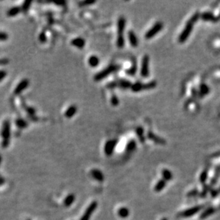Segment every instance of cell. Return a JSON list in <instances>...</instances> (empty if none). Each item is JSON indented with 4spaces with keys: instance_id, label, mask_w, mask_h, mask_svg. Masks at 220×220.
<instances>
[{
    "instance_id": "6da1fadb",
    "label": "cell",
    "mask_w": 220,
    "mask_h": 220,
    "mask_svg": "<svg viewBox=\"0 0 220 220\" xmlns=\"http://www.w3.org/2000/svg\"><path fill=\"white\" fill-rule=\"evenodd\" d=\"M199 18V14L195 13V15L191 17V19L189 20L188 22H187L186 24V26H185L184 29V30L179 37V41L180 42V43L184 42L187 40V38L189 37V34H190L191 31H192L194 23H195V22L198 20Z\"/></svg>"
},
{
    "instance_id": "7a4b0ae2",
    "label": "cell",
    "mask_w": 220,
    "mask_h": 220,
    "mask_svg": "<svg viewBox=\"0 0 220 220\" xmlns=\"http://www.w3.org/2000/svg\"><path fill=\"white\" fill-rule=\"evenodd\" d=\"M125 24H126V20L124 17H120L118 20L117 23V44L119 48H122L124 47V39L123 34H124V30L125 27Z\"/></svg>"
},
{
    "instance_id": "3957f363",
    "label": "cell",
    "mask_w": 220,
    "mask_h": 220,
    "mask_svg": "<svg viewBox=\"0 0 220 220\" xmlns=\"http://www.w3.org/2000/svg\"><path fill=\"white\" fill-rule=\"evenodd\" d=\"M120 66H117V65H110L108 67H107L106 68H104V70L101 71L100 72L97 73L95 76H94V80L96 81H100V80H102L103 78L107 77V76L110 75V74H112L117 71H118L120 69Z\"/></svg>"
},
{
    "instance_id": "277c9868",
    "label": "cell",
    "mask_w": 220,
    "mask_h": 220,
    "mask_svg": "<svg viewBox=\"0 0 220 220\" xmlns=\"http://www.w3.org/2000/svg\"><path fill=\"white\" fill-rule=\"evenodd\" d=\"M163 28V24L161 22H157L156 24H154V25L150 29L148 30L145 34V38L147 39H151V38L154 37V36L156 35L157 33H159V31L162 29Z\"/></svg>"
},
{
    "instance_id": "5b68a950",
    "label": "cell",
    "mask_w": 220,
    "mask_h": 220,
    "mask_svg": "<svg viewBox=\"0 0 220 220\" xmlns=\"http://www.w3.org/2000/svg\"><path fill=\"white\" fill-rule=\"evenodd\" d=\"M203 206H196V207H191V208L187 209L186 210L181 212L179 214V216L180 217L183 218H188L190 217H192L193 215H196L199 212V211L202 209Z\"/></svg>"
},
{
    "instance_id": "8992f818",
    "label": "cell",
    "mask_w": 220,
    "mask_h": 220,
    "mask_svg": "<svg viewBox=\"0 0 220 220\" xmlns=\"http://www.w3.org/2000/svg\"><path fill=\"white\" fill-rule=\"evenodd\" d=\"M96 207H97V202L95 201L92 202V203L89 205V207L86 208V209L84 212V213L82 215V217H81L80 220H90L91 218V216H92V214L94 212V211L96 210Z\"/></svg>"
},
{
    "instance_id": "52a82bcc",
    "label": "cell",
    "mask_w": 220,
    "mask_h": 220,
    "mask_svg": "<svg viewBox=\"0 0 220 220\" xmlns=\"http://www.w3.org/2000/svg\"><path fill=\"white\" fill-rule=\"evenodd\" d=\"M149 58L148 55H144L142 58V68H141V76L143 78H147L149 76Z\"/></svg>"
},
{
    "instance_id": "ba28073f",
    "label": "cell",
    "mask_w": 220,
    "mask_h": 220,
    "mask_svg": "<svg viewBox=\"0 0 220 220\" xmlns=\"http://www.w3.org/2000/svg\"><path fill=\"white\" fill-rule=\"evenodd\" d=\"M117 144V140H110L106 143L104 145V153L107 156L112 155Z\"/></svg>"
},
{
    "instance_id": "9c48e42d",
    "label": "cell",
    "mask_w": 220,
    "mask_h": 220,
    "mask_svg": "<svg viewBox=\"0 0 220 220\" xmlns=\"http://www.w3.org/2000/svg\"><path fill=\"white\" fill-rule=\"evenodd\" d=\"M2 134L3 138H4V141L5 142H8L9 138V135H10V124L9 121H5L4 123L3 126H2Z\"/></svg>"
},
{
    "instance_id": "30bf717a",
    "label": "cell",
    "mask_w": 220,
    "mask_h": 220,
    "mask_svg": "<svg viewBox=\"0 0 220 220\" xmlns=\"http://www.w3.org/2000/svg\"><path fill=\"white\" fill-rule=\"evenodd\" d=\"M28 85H29V80L27 79H24L19 83V85L16 87L15 90V94L18 95L20 94L22 92V90L26 89L27 88Z\"/></svg>"
},
{
    "instance_id": "8fae6325",
    "label": "cell",
    "mask_w": 220,
    "mask_h": 220,
    "mask_svg": "<svg viewBox=\"0 0 220 220\" xmlns=\"http://www.w3.org/2000/svg\"><path fill=\"white\" fill-rule=\"evenodd\" d=\"M90 174H91V175H92V177H93L94 179H96V180H97L99 182L104 181V175H103V173L101 172L100 169H92V170H91Z\"/></svg>"
},
{
    "instance_id": "7c38bea8",
    "label": "cell",
    "mask_w": 220,
    "mask_h": 220,
    "mask_svg": "<svg viewBox=\"0 0 220 220\" xmlns=\"http://www.w3.org/2000/svg\"><path fill=\"white\" fill-rule=\"evenodd\" d=\"M147 136H148V138L150 139V140H152V141H154V142L155 143H157V144H159V145L166 144V142H165V140H164V139L159 138V137L156 136V135H154V133L152 132H149L148 134H147Z\"/></svg>"
},
{
    "instance_id": "4fadbf2b",
    "label": "cell",
    "mask_w": 220,
    "mask_h": 220,
    "mask_svg": "<svg viewBox=\"0 0 220 220\" xmlns=\"http://www.w3.org/2000/svg\"><path fill=\"white\" fill-rule=\"evenodd\" d=\"M128 37L132 47H137V46H138V40H137V36L135 35L134 32L133 31H129Z\"/></svg>"
},
{
    "instance_id": "5bb4252c",
    "label": "cell",
    "mask_w": 220,
    "mask_h": 220,
    "mask_svg": "<svg viewBox=\"0 0 220 220\" xmlns=\"http://www.w3.org/2000/svg\"><path fill=\"white\" fill-rule=\"evenodd\" d=\"M71 44L72 45L76 46V47L82 48H84V45H85V41H84V39L82 38H75V39H73L72 40Z\"/></svg>"
},
{
    "instance_id": "9a60e30c",
    "label": "cell",
    "mask_w": 220,
    "mask_h": 220,
    "mask_svg": "<svg viewBox=\"0 0 220 220\" xmlns=\"http://www.w3.org/2000/svg\"><path fill=\"white\" fill-rule=\"evenodd\" d=\"M215 212V209L214 208V207H208L207 209H206L205 211H203L201 213L199 218H200L201 219H205L206 218L209 217V216L213 215Z\"/></svg>"
},
{
    "instance_id": "2e32d148",
    "label": "cell",
    "mask_w": 220,
    "mask_h": 220,
    "mask_svg": "<svg viewBox=\"0 0 220 220\" xmlns=\"http://www.w3.org/2000/svg\"><path fill=\"white\" fill-rule=\"evenodd\" d=\"M115 83H116V87H118L119 86V87L124 88V89L132 87V84H131V82L125 79L120 80L118 82H115Z\"/></svg>"
},
{
    "instance_id": "e0dca14e",
    "label": "cell",
    "mask_w": 220,
    "mask_h": 220,
    "mask_svg": "<svg viewBox=\"0 0 220 220\" xmlns=\"http://www.w3.org/2000/svg\"><path fill=\"white\" fill-rule=\"evenodd\" d=\"M165 186H166V181L164 179H159V180L157 182V183L154 186V191L157 192H161L163 190V189L164 188Z\"/></svg>"
},
{
    "instance_id": "ac0fdd59",
    "label": "cell",
    "mask_w": 220,
    "mask_h": 220,
    "mask_svg": "<svg viewBox=\"0 0 220 220\" xmlns=\"http://www.w3.org/2000/svg\"><path fill=\"white\" fill-rule=\"evenodd\" d=\"M118 215L121 218L125 219V218H127L130 215V210L127 207H121L118 210Z\"/></svg>"
},
{
    "instance_id": "d6986e66",
    "label": "cell",
    "mask_w": 220,
    "mask_h": 220,
    "mask_svg": "<svg viewBox=\"0 0 220 220\" xmlns=\"http://www.w3.org/2000/svg\"><path fill=\"white\" fill-rule=\"evenodd\" d=\"M76 110H77V108H76V106H71L65 112V116L66 118H72V116H74V114L76 113Z\"/></svg>"
},
{
    "instance_id": "ffe728a7",
    "label": "cell",
    "mask_w": 220,
    "mask_h": 220,
    "mask_svg": "<svg viewBox=\"0 0 220 220\" xmlns=\"http://www.w3.org/2000/svg\"><path fill=\"white\" fill-rule=\"evenodd\" d=\"M89 64L92 66V67H96L100 64V58H99L96 56H92L89 58Z\"/></svg>"
},
{
    "instance_id": "44dd1931",
    "label": "cell",
    "mask_w": 220,
    "mask_h": 220,
    "mask_svg": "<svg viewBox=\"0 0 220 220\" xmlns=\"http://www.w3.org/2000/svg\"><path fill=\"white\" fill-rule=\"evenodd\" d=\"M75 200V196L73 195V194H71V195H69L67 197H66L65 199H64V205L66 207H70L73 202Z\"/></svg>"
},
{
    "instance_id": "7402d4cb",
    "label": "cell",
    "mask_w": 220,
    "mask_h": 220,
    "mask_svg": "<svg viewBox=\"0 0 220 220\" xmlns=\"http://www.w3.org/2000/svg\"><path fill=\"white\" fill-rule=\"evenodd\" d=\"M162 176H163V179H164L165 181H169L172 179V173L170 172V170L167 169H164L162 170Z\"/></svg>"
},
{
    "instance_id": "603a6c76",
    "label": "cell",
    "mask_w": 220,
    "mask_h": 220,
    "mask_svg": "<svg viewBox=\"0 0 220 220\" xmlns=\"http://www.w3.org/2000/svg\"><path fill=\"white\" fill-rule=\"evenodd\" d=\"M20 11H21V8L18 7H12L11 8L9 11L7 12V15L9 17H13V16H15L18 15Z\"/></svg>"
},
{
    "instance_id": "cb8c5ba5",
    "label": "cell",
    "mask_w": 220,
    "mask_h": 220,
    "mask_svg": "<svg viewBox=\"0 0 220 220\" xmlns=\"http://www.w3.org/2000/svg\"><path fill=\"white\" fill-rule=\"evenodd\" d=\"M132 90L134 92H139L143 90V84L140 82H137L134 84L132 85Z\"/></svg>"
},
{
    "instance_id": "d4e9b609",
    "label": "cell",
    "mask_w": 220,
    "mask_h": 220,
    "mask_svg": "<svg viewBox=\"0 0 220 220\" xmlns=\"http://www.w3.org/2000/svg\"><path fill=\"white\" fill-rule=\"evenodd\" d=\"M136 146H137L136 142H135L134 140H131L127 143L126 147V150L127 152H132V151H134L135 150Z\"/></svg>"
},
{
    "instance_id": "484cf974",
    "label": "cell",
    "mask_w": 220,
    "mask_h": 220,
    "mask_svg": "<svg viewBox=\"0 0 220 220\" xmlns=\"http://www.w3.org/2000/svg\"><path fill=\"white\" fill-rule=\"evenodd\" d=\"M157 86V82L153 80V81L149 82L147 84H143V90H149V89H152L156 87Z\"/></svg>"
},
{
    "instance_id": "4316f807",
    "label": "cell",
    "mask_w": 220,
    "mask_h": 220,
    "mask_svg": "<svg viewBox=\"0 0 220 220\" xmlns=\"http://www.w3.org/2000/svg\"><path fill=\"white\" fill-rule=\"evenodd\" d=\"M136 132H137V136H138L139 138H140V140L141 142H142V143H144L145 139L144 137V130H143V128H142V127H139V128H137Z\"/></svg>"
},
{
    "instance_id": "83f0119b",
    "label": "cell",
    "mask_w": 220,
    "mask_h": 220,
    "mask_svg": "<svg viewBox=\"0 0 220 220\" xmlns=\"http://www.w3.org/2000/svg\"><path fill=\"white\" fill-rule=\"evenodd\" d=\"M201 19L205 20V21H212L214 20V16L209 12H205L201 15Z\"/></svg>"
},
{
    "instance_id": "f1b7e54d",
    "label": "cell",
    "mask_w": 220,
    "mask_h": 220,
    "mask_svg": "<svg viewBox=\"0 0 220 220\" xmlns=\"http://www.w3.org/2000/svg\"><path fill=\"white\" fill-rule=\"evenodd\" d=\"M207 177H208V173L207 170H204L201 173L200 175V177H199V181H200L201 183H204L206 182L207 179Z\"/></svg>"
},
{
    "instance_id": "f546056e",
    "label": "cell",
    "mask_w": 220,
    "mask_h": 220,
    "mask_svg": "<svg viewBox=\"0 0 220 220\" xmlns=\"http://www.w3.org/2000/svg\"><path fill=\"white\" fill-rule=\"evenodd\" d=\"M17 126L20 128H26L27 126V123L23 119H18L17 120Z\"/></svg>"
},
{
    "instance_id": "4dcf8cb0",
    "label": "cell",
    "mask_w": 220,
    "mask_h": 220,
    "mask_svg": "<svg viewBox=\"0 0 220 220\" xmlns=\"http://www.w3.org/2000/svg\"><path fill=\"white\" fill-rule=\"evenodd\" d=\"M137 71V66H136V64H134V66H132V67H131L130 69L127 70V74H128V75H130V76H134L135 73H136Z\"/></svg>"
},
{
    "instance_id": "1f68e13d",
    "label": "cell",
    "mask_w": 220,
    "mask_h": 220,
    "mask_svg": "<svg viewBox=\"0 0 220 220\" xmlns=\"http://www.w3.org/2000/svg\"><path fill=\"white\" fill-rule=\"evenodd\" d=\"M31 4H32V2H29V1H27V2H24L23 7H22V9H23L24 11H27V10L29 9Z\"/></svg>"
},
{
    "instance_id": "d6a6232c",
    "label": "cell",
    "mask_w": 220,
    "mask_h": 220,
    "mask_svg": "<svg viewBox=\"0 0 220 220\" xmlns=\"http://www.w3.org/2000/svg\"><path fill=\"white\" fill-rule=\"evenodd\" d=\"M111 102H112V104L113 105V106H117V105L119 104V100H118L117 97L116 96H113L112 97V98H111Z\"/></svg>"
},
{
    "instance_id": "836d02e7",
    "label": "cell",
    "mask_w": 220,
    "mask_h": 220,
    "mask_svg": "<svg viewBox=\"0 0 220 220\" xmlns=\"http://www.w3.org/2000/svg\"><path fill=\"white\" fill-rule=\"evenodd\" d=\"M39 41L40 42H42V43H44V42H46V41H47V36H46V34H44V32L40 34Z\"/></svg>"
},
{
    "instance_id": "e575fe53",
    "label": "cell",
    "mask_w": 220,
    "mask_h": 220,
    "mask_svg": "<svg viewBox=\"0 0 220 220\" xmlns=\"http://www.w3.org/2000/svg\"><path fill=\"white\" fill-rule=\"evenodd\" d=\"M8 38V35L7 34L3 33V32H0V41H5Z\"/></svg>"
},
{
    "instance_id": "d590c367",
    "label": "cell",
    "mask_w": 220,
    "mask_h": 220,
    "mask_svg": "<svg viewBox=\"0 0 220 220\" xmlns=\"http://www.w3.org/2000/svg\"><path fill=\"white\" fill-rule=\"evenodd\" d=\"M201 90H204V94H207L208 93V90H209V88L205 85H203L202 87H201Z\"/></svg>"
},
{
    "instance_id": "8d00e7d4",
    "label": "cell",
    "mask_w": 220,
    "mask_h": 220,
    "mask_svg": "<svg viewBox=\"0 0 220 220\" xmlns=\"http://www.w3.org/2000/svg\"><path fill=\"white\" fill-rule=\"evenodd\" d=\"M6 76V72L4 71H0V80H2Z\"/></svg>"
},
{
    "instance_id": "74e56055",
    "label": "cell",
    "mask_w": 220,
    "mask_h": 220,
    "mask_svg": "<svg viewBox=\"0 0 220 220\" xmlns=\"http://www.w3.org/2000/svg\"><path fill=\"white\" fill-rule=\"evenodd\" d=\"M94 2L93 1V2H82V3H80V5H84H84H92V4H94Z\"/></svg>"
},
{
    "instance_id": "f35d334b",
    "label": "cell",
    "mask_w": 220,
    "mask_h": 220,
    "mask_svg": "<svg viewBox=\"0 0 220 220\" xmlns=\"http://www.w3.org/2000/svg\"><path fill=\"white\" fill-rule=\"evenodd\" d=\"M7 62H8V61L6 60V59L0 60V65H4V64H7Z\"/></svg>"
},
{
    "instance_id": "ab89813d",
    "label": "cell",
    "mask_w": 220,
    "mask_h": 220,
    "mask_svg": "<svg viewBox=\"0 0 220 220\" xmlns=\"http://www.w3.org/2000/svg\"><path fill=\"white\" fill-rule=\"evenodd\" d=\"M161 220H167V219H166V218H163V219H161Z\"/></svg>"
}]
</instances>
